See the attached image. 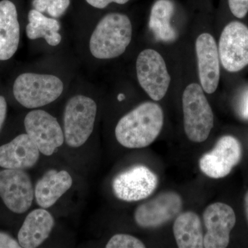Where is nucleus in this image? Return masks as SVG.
<instances>
[{"instance_id": "1", "label": "nucleus", "mask_w": 248, "mask_h": 248, "mask_svg": "<svg viewBox=\"0 0 248 248\" xmlns=\"http://www.w3.org/2000/svg\"><path fill=\"white\" fill-rule=\"evenodd\" d=\"M164 122V112L159 104L142 103L119 121L116 139L125 148H146L159 136Z\"/></svg>"}, {"instance_id": "2", "label": "nucleus", "mask_w": 248, "mask_h": 248, "mask_svg": "<svg viewBox=\"0 0 248 248\" xmlns=\"http://www.w3.org/2000/svg\"><path fill=\"white\" fill-rule=\"evenodd\" d=\"M133 35L131 22L125 15L112 13L99 21L90 40V50L99 60L118 58L125 51Z\"/></svg>"}, {"instance_id": "3", "label": "nucleus", "mask_w": 248, "mask_h": 248, "mask_svg": "<svg viewBox=\"0 0 248 248\" xmlns=\"http://www.w3.org/2000/svg\"><path fill=\"white\" fill-rule=\"evenodd\" d=\"M182 106L186 136L195 143L205 141L214 126V114L201 85L193 83L186 88Z\"/></svg>"}, {"instance_id": "4", "label": "nucleus", "mask_w": 248, "mask_h": 248, "mask_svg": "<svg viewBox=\"0 0 248 248\" xmlns=\"http://www.w3.org/2000/svg\"><path fill=\"white\" fill-rule=\"evenodd\" d=\"M97 112V104L86 96L78 94L68 101L63 113V131L68 146L79 148L89 140Z\"/></svg>"}, {"instance_id": "5", "label": "nucleus", "mask_w": 248, "mask_h": 248, "mask_svg": "<svg viewBox=\"0 0 248 248\" xmlns=\"http://www.w3.org/2000/svg\"><path fill=\"white\" fill-rule=\"evenodd\" d=\"M63 84L58 77L52 75L23 73L14 85L16 100L27 108L45 107L61 96Z\"/></svg>"}, {"instance_id": "6", "label": "nucleus", "mask_w": 248, "mask_h": 248, "mask_svg": "<svg viewBox=\"0 0 248 248\" xmlns=\"http://www.w3.org/2000/svg\"><path fill=\"white\" fill-rule=\"evenodd\" d=\"M137 76L140 86L154 101H160L166 95L170 84L164 58L156 50L146 49L137 59Z\"/></svg>"}, {"instance_id": "7", "label": "nucleus", "mask_w": 248, "mask_h": 248, "mask_svg": "<svg viewBox=\"0 0 248 248\" xmlns=\"http://www.w3.org/2000/svg\"><path fill=\"white\" fill-rule=\"evenodd\" d=\"M157 176L143 165L133 166L117 174L112 181V191L119 200L135 202L151 196L158 186Z\"/></svg>"}, {"instance_id": "8", "label": "nucleus", "mask_w": 248, "mask_h": 248, "mask_svg": "<svg viewBox=\"0 0 248 248\" xmlns=\"http://www.w3.org/2000/svg\"><path fill=\"white\" fill-rule=\"evenodd\" d=\"M0 198L13 213L27 212L35 198V189L29 174L24 170H0Z\"/></svg>"}, {"instance_id": "9", "label": "nucleus", "mask_w": 248, "mask_h": 248, "mask_svg": "<svg viewBox=\"0 0 248 248\" xmlns=\"http://www.w3.org/2000/svg\"><path fill=\"white\" fill-rule=\"evenodd\" d=\"M24 127L45 156H51L64 143V134L58 120L45 110L29 112L24 119Z\"/></svg>"}, {"instance_id": "10", "label": "nucleus", "mask_w": 248, "mask_h": 248, "mask_svg": "<svg viewBox=\"0 0 248 248\" xmlns=\"http://www.w3.org/2000/svg\"><path fill=\"white\" fill-rule=\"evenodd\" d=\"M222 66L236 73L248 65V28L243 23L232 22L222 31L218 43Z\"/></svg>"}, {"instance_id": "11", "label": "nucleus", "mask_w": 248, "mask_h": 248, "mask_svg": "<svg viewBox=\"0 0 248 248\" xmlns=\"http://www.w3.org/2000/svg\"><path fill=\"white\" fill-rule=\"evenodd\" d=\"M183 208L182 197L174 191H166L139 205L135 221L142 228H156L175 218Z\"/></svg>"}, {"instance_id": "12", "label": "nucleus", "mask_w": 248, "mask_h": 248, "mask_svg": "<svg viewBox=\"0 0 248 248\" xmlns=\"http://www.w3.org/2000/svg\"><path fill=\"white\" fill-rule=\"evenodd\" d=\"M242 156V148L239 140L230 135L222 137L213 150L201 157V170L212 179L228 176Z\"/></svg>"}, {"instance_id": "13", "label": "nucleus", "mask_w": 248, "mask_h": 248, "mask_svg": "<svg viewBox=\"0 0 248 248\" xmlns=\"http://www.w3.org/2000/svg\"><path fill=\"white\" fill-rule=\"evenodd\" d=\"M203 217L207 230L204 235V248L228 247L236 221L232 208L221 202L212 203L204 210Z\"/></svg>"}, {"instance_id": "14", "label": "nucleus", "mask_w": 248, "mask_h": 248, "mask_svg": "<svg viewBox=\"0 0 248 248\" xmlns=\"http://www.w3.org/2000/svg\"><path fill=\"white\" fill-rule=\"evenodd\" d=\"M199 76L204 92L213 94L220 79V58L218 47L213 36L203 33L196 41Z\"/></svg>"}, {"instance_id": "15", "label": "nucleus", "mask_w": 248, "mask_h": 248, "mask_svg": "<svg viewBox=\"0 0 248 248\" xmlns=\"http://www.w3.org/2000/svg\"><path fill=\"white\" fill-rule=\"evenodd\" d=\"M40 153L30 136L22 134L0 146V167L24 170L31 169L38 162Z\"/></svg>"}, {"instance_id": "16", "label": "nucleus", "mask_w": 248, "mask_h": 248, "mask_svg": "<svg viewBox=\"0 0 248 248\" xmlns=\"http://www.w3.org/2000/svg\"><path fill=\"white\" fill-rule=\"evenodd\" d=\"M55 226L51 214L45 208L31 211L18 232L17 241L23 248H38L48 239Z\"/></svg>"}, {"instance_id": "17", "label": "nucleus", "mask_w": 248, "mask_h": 248, "mask_svg": "<svg viewBox=\"0 0 248 248\" xmlns=\"http://www.w3.org/2000/svg\"><path fill=\"white\" fill-rule=\"evenodd\" d=\"M73 186V178L66 170H50L37 181L35 198L40 208L47 209L64 195Z\"/></svg>"}, {"instance_id": "18", "label": "nucleus", "mask_w": 248, "mask_h": 248, "mask_svg": "<svg viewBox=\"0 0 248 248\" xmlns=\"http://www.w3.org/2000/svg\"><path fill=\"white\" fill-rule=\"evenodd\" d=\"M20 28L16 5L9 0L0 1V61H6L16 53Z\"/></svg>"}, {"instance_id": "19", "label": "nucleus", "mask_w": 248, "mask_h": 248, "mask_svg": "<svg viewBox=\"0 0 248 248\" xmlns=\"http://www.w3.org/2000/svg\"><path fill=\"white\" fill-rule=\"evenodd\" d=\"M173 234L178 248H204L202 221L194 212H185L177 217L173 225Z\"/></svg>"}, {"instance_id": "20", "label": "nucleus", "mask_w": 248, "mask_h": 248, "mask_svg": "<svg viewBox=\"0 0 248 248\" xmlns=\"http://www.w3.org/2000/svg\"><path fill=\"white\" fill-rule=\"evenodd\" d=\"M174 9V4L170 0H157L153 5L149 28L156 40L170 42L177 39V32L170 23Z\"/></svg>"}, {"instance_id": "21", "label": "nucleus", "mask_w": 248, "mask_h": 248, "mask_svg": "<svg viewBox=\"0 0 248 248\" xmlns=\"http://www.w3.org/2000/svg\"><path fill=\"white\" fill-rule=\"evenodd\" d=\"M29 22L26 31L30 40L44 38L52 46L61 42L60 24L57 19L46 17L40 11L32 9L29 13Z\"/></svg>"}, {"instance_id": "22", "label": "nucleus", "mask_w": 248, "mask_h": 248, "mask_svg": "<svg viewBox=\"0 0 248 248\" xmlns=\"http://www.w3.org/2000/svg\"><path fill=\"white\" fill-rule=\"evenodd\" d=\"M107 248H144L146 246L143 242L132 236L126 234H117L110 238L107 243Z\"/></svg>"}, {"instance_id": "23", "label": "nucleus", "mask_w": 248, "mask_h": 248, "mask_svg": "<svg viewBox=\"0 0 248 248\" xmlns=\"http://www.w3.org/2000/svg\"><path fill=\"white\" fill-rule=\"evenodd\" d=\"M69 5L70 0H52L46 11L50 17H60L66 12Z\"/></svg>"}, {"instance_id": "24", "label": "nucleus", "mask_w": 248, "mask_h": 248, "mask_svg": "<svg viewBox=\"0 0 248 248\" xmlns=\"http://www.w3.org/2000/svg\"><path fill=\"white\" fill-rule=\"evenodd\" d=\"M232 14L237 18L246 17L248 13V0H228Z\"/></svg>"}, {"instance_id": "25", "label": "nucleus", "mask_w": 248, "mask_h": 248, "mask_svg": "<svg viewBox=\"0 0 248 248\" xmlns=\"http://www.w3.org/2000/svg\"><path fill=\"white\" fill-rule=\"evenodd\" d=\"M17 240L4 232H0V248H21Z\"/></svg>"}, {"instance_id": "26", "label": "nucleus", "mask_w": 248, "mask_h": 248, "mask_svg": "<svg viewBox=\"0 0 248 248\" xmlns=\"http://www.w3.org/2000/svg\"><path fill=\"white\" fill-rule=\"evenodd\" d=\"M93 7L97 9H104L110 3H117L119 4H124L128 2L129 0H86Z\"/></svg>"}, {"instance_id": "27", "label": "nucleus", "mask_w": 248, "mask_h": 248, "mask_svg": "<svg viewBox=\"0 0 248 248\" xmlns=\"http://www.w3.org/2000/svg\"><path fill=\"white\" fill-rule=\"evenodd\" d=\"M239 112L243 118L248 120V90L244 93V95L241 98Z\"/></svg>"}, {"instance_id": "28", "label": "nucleus", "mask_w": 248, "mask_h": 248, "mask_svg": "<svg viewBox=\"0 0 248 248\" xmlns=\"http://www.w3.org/2000/svg\"><path fill=\"white\" fill-rule=\"evenodd\" d=\"M7 113V103L3 96H0V130L2 128Z\"/></svg>"}, {"instance_id": "29", "label": "nucleus", "mask_w": 248, "mask_h": 248, "mask_svg": "<svg viewBox=\"0 0 248 248\" xmlns=\"http://www.w3.org/2000/svg\"><path fill=\"white\" fill-rule=\"evenodd\" d=\"M51 1L52 0H33L32 6L37 11L44 13L47 11Z\"/></svg>"}, {"instance_id": "30", "label": "nucleus", "mask_w": 248, "mask_h": 248, "mask_svg": "<svg viewBox=\"0 0 248 248\" xmlns=\"http://www.w3.org/2000/svg\"><path fill=\"white\" fill-rule=\"evenodd\" d=\"M244 207L245 212H246V218H247L248 223V190L247 191V192H246V195H245L244 197Z\"/></svg>"}, {"instance_id": "31", "label": "nucleus", "mask_w": 248, "mask_h": 248, "mask_svg": "<svg viewBox=\"0 0 248 248\" xmlns=\"http://www.w3.org/2000/svg\"><path fill=\"white\" fill-rule=\"evenodd\" d=\"M124 98H125V97H124V94H120V95H119L118 99L120 101H122V100H123Z\"/></svg>"}]
</instances>
